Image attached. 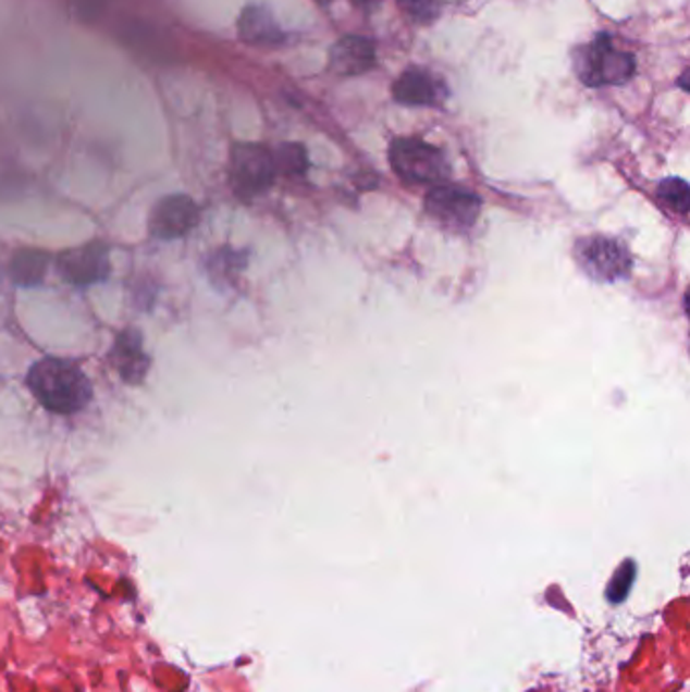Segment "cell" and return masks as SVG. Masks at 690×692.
Masks as SVG:
<instances>
[{"label": "cell", "instance_id": "cell-13", "mask_svg": "<svg viewBox=\"0 0 690 692\" xmlns=\"http://www.w3.org/2000/svg\"><path fill=\"white\" fill-rule=\"evenodd\" d=\"M122 41L128 45L130 49L143 53L145 58L159 61L169 58V47L164 37H160L159 29L140 21H132L122 29Z\"/></svg>", "mask_w": 690, "mask_h": 692}, {"label": "cell", "instance_id": "cell-1", "mask_svg": "<svg viewBox=\"0 0 690 692\" xmlns=\"http://www.w3.org/2000/svg\"><path fill=\"white\" fill-rule=\"evenodd\" d=\"M27 385L45 409L59 416H72L86 409L94 397V387L86 373L63 359L35 362L27 375Z\"/></svg>", "mask_w": 690, "mask_h": 692}, {"label": "cell", "instance_id": "cell-14", "mask_svg": "<svg viewBox=\"0 0 690 692\" xmlns=\"http://www.w3.org/2000/svg\"><path fill=\"white\" fill-rule=\"evenodd\" d=\"M47 254L44 251H19L11 265V272H13V280L21 286H35L44 280L45 272H47Z\"/></svg>", "mask_w": 690, "mask_h": 692}, {"label": "cell", "instance_id": "cell-2", "mask_svg": "<svg viewBox=\"0 0 690 692\" xmlns=\"http://www.w3.org/2000/svg\"><path fill=\"white\" fill-rule=\"evenodd\" d=\"M574 70L586 86H621L632 79L636 59L632 53L614 47L607 33H600L591 44L577 47Z\"/></svg>", "mask_w": 690, "mask_h": 692}, {"label": "cell", "instance_id": "cell-16", "mask_svg": "<svg viewBox=\"0 0 690 692\" xmlns=\"http://www.w3.org/2000/svg\"><path fill=\"white\" fill-rule=\"evenodd\" d=\"M273 157L278 164V173L304 174L308 169V157L303 145H282L273 152Z\"/></svg>", "mask_w": 690, "mask_h": 692}, {"label": "cell", "instance_id": "cell-12", "mask_svg": "<svg viewBox=\"0 0 690 692\" xmlns=\"http://www.w3.org/2000/svg\"><path fill=\"white\" fill-rule=\"evenodd\" d=\"M239 37L245 44L259 45V47H275L284 44V30L280 29L278 21L272 13L261 4L245 7L237 21Z\"/></svg>", "mask_w": 690, "mask_h": 692}, {"label": "cell", "instance_id": "cell-15", "mask_svg": "<svg viewBox=\"0 0 690 692\" xmlns=\"http://www.w3.org/2000/svg\"><path fill=\"white\" fill-rule=\"evenodd\" d=\"M656 195H658V201L670 209L673 213L678 215H687L690 209V188L687 185V181L682 178H664L658 188H656Z\"/></svg>", "mask_w": 690, "mask_h": 692}, {"label": "cell", "instance_id": "cell-6", "mask_svg": "<svg viewBox=\"0 0 690 692\" xmlns=\"http://www.w3.org/2000/svg\"><path fill=\"white\" fill-rule=\"evenodd\" d=\"M426 211L444 230L468 231L480 217L482 199L470 188L444 183L428 193Z\"/></svg>", "mask_w": 690, "mask_h": 692}, {"label": "cell", "instance_id": "cell-3", "mask_svg": "<svg viewBox=\"0 0 690 692\" xmlns=\"http://www.w3.org/2000/svg\"><path fill=\"white\" fill-rule=\"evenodd\" d=\"M393 173L409 185H444L449 176L446 155L421 138H395L389 148Z\"/></svg>", "mask_w": 690, "mask_h": 692}, {"label": "cell", "instance_id": "cell-10", "mask_svg": "<svg viewBox=\"0 0 690 692\" xmlns=\"http://www.w3.org/2000/svg\"><path fill=\"white\" fill-rule=\"evenodd\" d=\"M112 362L118 375L128 385H138L145 381L146 373L150 369V359L143 346L140 332L128 329L115 336L112 346Z\"/></svg>", "mask_w": 690, "mask_h": 692}, {"label": "cell", "instance_id": "cell-21", "mask_svg": "<svg viewBox=\"0 0 690 692\" xmlns=\"http://www.w3.org/2000/svg\"><path fill=\"white\" fill-rule=\"evenodd\" d=\"M317 2H320V4H326V2H331V0H317Z\"/></svg>", "mask_w": 690, "mask_h": 692}, {"label": "cell", "instance_id": "cell-20", "mask_svg": "<svg viewBox=\"0 0 690 692\" xmlns=\"http://www.w3.org/2000/svg\"><path fill=\"white\" fill-rule=\"evenodd\" d=\"M353 2H357L360 7H373V4L381 2V0H353Z\"/></svg>", "mask_w": 690, "mask_h": 692}, {"label": "cell", "instance_id": "cell-11", "mask_svg": "<svg viewBox=\"0 0 690 692\" xmlns=\"http://www.w3.org/2000/svg\"><path fill=\"white\" fill-rule=\"evenodd\" d=\"M374 59L373 44L365 37L350 35L332 45L331 70L343 77H355L373 70Z\"/></svg>", "mask_w": 690, "mask_h": 692}, {"label": "cell", "instance_id": "cell-17", "mask_svg": "<svg viewBox=\"0 0 690 692\" xmlns=\"http://www.w3.org/2000/svg\"><path fill=\"white\" fill-rule=\"evenodd\" d=\"M403 11L418 21L421 25L432 23L440 15V2L438 0H399Z\"/></svg>", "mask_w": 690, "mask_h": 692}, {"label": "cell", "instance_id": "cell-8", "mask_svg": "<svg viewBox=\"0 0 690 692\" xmlns=\"http://www.w3.org/2000/svg\"><path fill=\"white\" fill-rule=\"evenodd\" d=\"M59 272L73 286L100 284L110 275V251L101 242L67 249L59 258Z\"/></svg>", "mask_w": 690, "mask_h": 692}, {"label": "cell", "instance_id": "cell-9", "mask_svg": "<svg viewBox=\"0 0 690 692\" xmlns=\"http://www.w3.org/2000/svg\"><path fill=\"white\" fill-rule=\"evenodd\" d=\"M449 89L435 73L423 67H411L403 72L393 84V98L402 106L438 108L447 100Z\"/></svg>", "mask_w": 690, "mask_h": 692}, {"label": "cell", "instance_id": "cell-7", "mask_svg": "<svg viewBox=\"0 0 690 692\" xmlns=\"http://www.w3.org/2000/svg\"><path fill=\"white\" fill-rule=\"evenodd\" d=\"M199 223V207L187 195H169L160 199L159 205L152 209L148 219L150 235L173 242L178 237H185L188 231Z\"/></svg>", "mask_w": 690, "mask_h": 692}, {"label": "cell", "instance_id": "cell-19", "mask_svg": "<svg viewBox=\"0 0 690 692\" xmlns=\"http://www.w3.org/2000/svg\"><path fill=\"white\" fill-rule=\"evenodd\" d=\"M633 576H636V567L632 561L624 563L618 569V573L614 577V581L609 583V590H607V600H612L614 604L621 602L626 597V593L632 585Z\"/></svg>", "mask_w": 690, "mask_h": 692}, {"label": "cell", "instance_id": "cell-5", "mask_svg": "<svg viewBox=\"0 0 690 692\" xmlns=\"http://www.w3.org/2000/svg\"><path fill=\"white\" fill-rule=\"evenodd\" d=\"M577 265L595 282L612 284L632 272V256L619 239L607 235H588L577 239Z\"/></svg>", "mask_w": 690, "mask_h": 692}, {"label": "cell", "instance_id": "cell-18", "mask_svg": "<svg viewBox=\"0 0 690 692\" xmlns=\"http://www.w3.org/2000/svg\"><path fill=\"white\" fill-rule=\"evenodd\" d=\"M112 0H67L73 15L84 23H96L110 7Z\"/></svg>", "mask_w": 690, "mask_h": 692}, {"label": "cell", "instance_id": "cell-4", "mask_svg": "<svg viewBox=\"0 0 690 692\" xmlns=\"http://www.w3.org/2000/svg\"><path fill=\"white\" fill-rule=\"evenodd\" d=\"M231 185L239 199H256L272 187L278 164L272 150L266 146L244 143L231 150Z\"/></svg>", "mask_w": 690, "mask_h": 692}]
</instances>
